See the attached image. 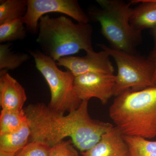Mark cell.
I'll return each instance as SVG.
<instances>
[{"instance_id":"cell-5","label":"cell","mask_w":156,"mask_h":156,"mask_svg":"<svg viewBox=\"0 0 156 156\" xmlns=\"http://www.w3.org/2000/svg\"><path fill=\"white\" fill-rule=\"evenodd\" d=\"M28 52L50 88L51 98L48 106L62 114L79 108L83 101L75 90L74 76L68 70L63 71L59 69L56 61L41 51L30 50Z\"/></svg>"},{"instance_id":"cell-14","label":"cell","mask_w":156,"mask_h":156,"mask_svg":"<svg viewBox=\"0 0 156 156\" xmlns=\"http://www.w3.org/2000/svg\"><path fill=\"white\" fill-rule=\"evenodd\" d=\"M27 0H1L0 24L24 17L27 9Z\"/></svg>"},{"instance_id":"cell-10","label":"cell","mask_w":156,"mask_h":156,"mask_svg":"<svg viewBox=\"0 0 156 156\" xmlns=\"http://www.w3.org/2000/svg\"><path fill=\"white\" fill-rule=\"evenodd\" d=\"M82 156H131L124 135L116 126H112L101 136L93 147L81 152Z\"/></svg>"},{"instance_id":"cell-22","label":"cell","mask_w":156,"mask_h":156,"mask_svg":"<svg viewBox=\"0 0 156 156\" xmlns=\"http://www.w3.org/2000/svg\"><path fill=\"white\" fill-rule=\"evenodd\" d=\"M151 33L153 37L154 46V50L151 54H154L156 53V26L151 29Z\"/></svg>"},{"instance_id":"cell-4","label":"cell","mask_w":156,"mask_h":156,"mask_svg":"<svg viewBox=\"0 0 156 156\" xmlns=\"http://www.w3.org/2000/svg\"><path fill=\"white\" fill-rule=\"evenodd\" d=\"M100 9L89 12L90 17L100 23L101 33L112 48L134 53L141 41V34L134 30L130 18L131 2L120 0H97Z\"/></svg>"},{"instance_id":"cell-2","label":"cell","mask_w":156,"mask_h":156,"mask_svg":"<svg viewBox=\"0 0 156 156\" xmlns=\"http://www.w3.org/2000/svg\"><path fill=\"white\" fill-rule=\"evenodd\" d=\"M109 115L124 136L156 138V86L118 95Z\"/></svg>"},{"instance_id":"cell-9","label":"cell","mask_w":156,"mask_h":156,"mask_svg":"<svg viewBox=\"0 0 156 156\" xmlns=\"http://www.w3.org/2000/svg\"><path fill=\"white\" fill-rule=\"evenodd\" d=\"M108 53L102 50L99 52L92 51L84 56H68L58 59L57 66H63L75 77L88 73L114 74L115 70Z\"/></svg>"},{"instance_id":"cell-15","label":"cell","mask_w":156,"mask_h":156,"mask_svg":"<svg viewBox=\"0 0 156 156\" xmlns=\"http://www.w3.org/2000/svg\"><path fill=\"white\" fill-rule=\"evenodd\" d=\"M10 43L0 44V70H13L27 61L30 56L27 53L11 51Z\"/></svg>"},{"instance_id":"cell-20","label":"cell","mask_w":156,"mask_h":156,"mask_svg":"<svg viewBox=\"0 0 156 156\" xmlns=\"http://www.w3.org/2000/svg\"><path fill=\"white\" fill-rule=\"evenodd\" d=\"M48 156H80L71 140L58 143L50 148Z\"/></svg>"},{"instance_id":"cell-17","label":"cell","mask_w":156,"mask_h":156,"mask_svg":"<svg viewBox=\"0 0 156 156\" xmlns=\"http://www.w3.org/2000/svg\"><path fill=\"white\" fill-rule=\"evenodd\" d=\"M27 121L23 109L19 111L2 109L0 115V134L16 131Z\"/></svg>"},{"instance_id":"cell-11","label":"cell","mask_w":156,"mask_h":156,"mask_svg":"<svg viewBox=\"0 0 156 156\" xmlns=\"http://www.w3.org/2000/svg\"><path fill=\"white\" fill-rule=\"evenodd\" d=\"M7 71L0 70V105L3 110H22L27 99L25 89Z\"/></svg>"},{"instance_id":"cell-16","label":"cell","mask_w":156,"mask_h":156,"mask_svg":"<svg viewBox=\"0 0 156 156\" xmlns=\"http://www.w3.org/2000/svg\"><path fill=\"white\" fill-rule=\"evenodd\" d=\"M27 31L22 18L0 24V43L23 40L27 37Z\"/></svg>"},{"instance_id":"cell-18","label":"cell","mask_w":156,"mask_h":156,"mask_svg":"<svg viewBox=\"0 0 156 156\" xmlns=\"http://www.w3.org/2000/svg\"><path fill=\"white\" fill-rule=\"evenodd\" d=\"M131 156H156V140L136 136H124Z\"/></svg>"},{"instance_id":"cell-7","label":"cell","mask_w":156,"mask_h":156,"mask_svg":"<svg viewBox=\"0 0 156 156\" xmlns=\"http://www.w3.org/2000/svg\"><path fill=\"white\" fill-rule=\"evenodd\" d=\"M27 9L22 20L27 30L38 34L40 18L50 13L65 14L77 23H89V16L76 0H27Z\"/></svg>"},{"instance_id":"cell-13","label":"cell","mask_w":156,"mask_h":156,"mask_svg":"<svg viewBox=\"0 0 156 156\" xmlns=\"http://www.w3.org/2000/svg\"><path fill=\"white\" fill-rule=\"evenodd\" d=\"M30 136L27 121L16 131L0 134V152L15 155L29 142Z\"/></svg>"},{"instance_id":"cell-6","label":"cell","mask_w":156,"mask_h":156,"mask_svg":"<svg viewBox=\"0 0 156 156\" xmlns=\"http://www.w3.org/2000/svg\"><path fill=\"white\" fill-rule=\"evenodd\" d=\"M98 46L114 59L118 68L113 89L115 97L128 90L140 91L154 86V65L150 58L126 53L103 44Z\"/></svg>"},{"instance_id":"cell-1","label":"cell","mask_w":156,"mask_h":156,"mask_svg":"<svg viewBox=\"0 0 156 156\" xmlns=\"http://www.w3.org/2000/svg\"><path fill=\"white\" fill-rule=\"evenodd\" d=\"M88 102L83 101L79 108L67 115L44 103L30 104L24 108L30 130L29 142L42 143L51 147L69 137L81 152L93 147L113 126L92 119L88 111Z\"/></svg>"},{"instance_id":"cell-23","label":"cell","mask_w":156,"mask_h":156,"mask_svg":"<svg viewBox=\"0 0 156 156\" xmlns=\"http://www.w3.org/2000/svg\"><path fill=\"white\" fill-rule=\"evenodd\" d=\"M0 156H15L14 155L10 154L0 152Z\"/></svg>"},{"instance_id":"cell-8","label":"cell","mask_w":156,"mask_h":156,"mask_svg":"<svg viewBox=\"0 0 156 156\" xmlns=\"http://www.w3.org/2000/svg\"><path fill=\"white\" fill-rule=\"evenodd\" d=\"M115 81L114 74L88 73L75 77V90L82 101L95 98L105 104L114 96Z\"/></svg>"},{"instance_id":"cell-12","label":"cell","mask_w":156,"mask_h":156,"mask_svg":"<svg viewBox=\"0 0 156 156\" xmlns=\"http://www.w3.org/2000/svg\"><path fill=\"white\" fill-rule=\"evenodd\" d=\"M131 4L140 3L132 9L130 24L134 30L139 33L146 29L156 26V0H134Z\"/></svg>"},{"instance_id":"cell-3","label":"cell","mask_w":156,"mask_h":156,"mask_svg":"<svg viewBox=\"0 0 156 156\" xmlns=\"http://www.w3.org/2000/svg\"><path fill=\"white\" fill-rule=\"evenodd\" d=\"M36 42L46 56L55 61L81 50L94 51L93 29L89 23H75L69 17L44 15L39 21Z\"/></svg>"},{"instance_id":"cell-19","label":"cell","mask_w":156,"mask_h":156,"mask_svg":"<svg viewBox=\"0 0 156 156\" xmlns=\"http://www.w3.org/2000/svg\"><path fill=\"white\" fill-rule=\"evenodd\" d=\"M50 148L42 143L30 141L15 156H48Z\"/></svg>"},{"instance_id":"cell-21","label":"cell","mask_w":156,"mask_h":156,"mask_svg":"<svg viewBox=\"0 0 156 156\" xmlns=\"http://www.w3.org/2000/svg\"><path fill=\"white\" fill-rule=\"evenodd\" d=\"M151 60H152L154 65V72L153 77V83L154 86H156V53L151 54L150 57H149Z\"/></svg>"}]
</instances>
